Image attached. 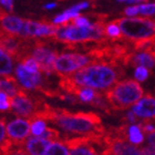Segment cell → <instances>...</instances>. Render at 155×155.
I'll return each mask as SVG.
<instances>
[{"mask_svg": "<svg viewBox=\"0 0 155 155\" xmlns=\"http://www.w3.org/2000/svg\"><path fill=\"white\" fill-rule=\"evenodd\" d=\"M32 120L49 121L64 132L81 135H102L107 130L102 125L101 116L94 112H71L62 107H53L45 103ZM31 121V120H30Z\"/></svg>", "mask_w": 155, "mask_h": 155, "instance_id": "obj_1", "label": "cell"}, {"mask_svg": "<svg viewBox=\"0 0 155 155\" xmlns=\"http://www.w3.org/2000/svg\"><path fill=\"white\" fill-rule=\"evenodd\" d=\"M121 65L119 62L97 61L68 75L78 87L104 92L114 87L125 75Z\"/></svg>", "mask_w": 155, "mask_h": 155, "instance_id": "obj_2", "label": "cell"}, {"mask_svg": "<svg viewBox=\"0 0 155 155\" xmlns=\"http://www.w3.org/2000/svg\"><path fill=\"white\" fill-rule=\"evenodd\" d=\"M144 90L136 80L120 81L109 90L104 91V95L114 112L127 110L143 97Z\"/></svg>", "mask_w": 155, "mask_h": 155, "instance_id": "obj_3", "label": "cell"}, {"mask_svg": "<svg viewBox=\"0 0 155 155\" xmlns=\"http://www.w3.org/2000/svg\"><path fill=\"white\" fill-rule=\"evenodd\" d=\"M120 27L126 43L155 38V20L151 18H119L112 20Z\"/></svg>", "mask_w": 155, "mask_h": 155, "instance_id": "obj_4", "label": "cell"}, {"mask_svg": "<svg viewBox=\"0 0 155 155\" xmlns=\"http://www.w3.org/2000/svg\"><path fill=\"white\" fill-rule=\"evenodd\" d=\"M45 104V102L41 95L30 94L25 87H21L16 97H12L11 111L20 119L32 120Z\"/></svg>", "mask_w": 155, "mask_h": 155, "instance_id": "obj_5", "label": "cell"}, {"mask_svg": "<svg viewBox=\"0 0 155 155\" xmlns=\"http://www.w3.org/2000/svg\"><path fill=\"white\" fill-rule=\"evenodd\" d=\"M52 42L49 39L35 38L32 48L29 54L40 65V72L45 75H51L57 73L55 71V60L58 58V51L51 48Z\"/></svg>", "mask_w": 155, "mask_h": 155, "instance_id": "obj_6", "label": "cell"}, {"mask_svg": "<svg viewBox=\"0 0 155 155\" xmlns=\"http://www.w3.org/2000/svg\"><path fill=\"white\" fill-rule=\"evenodd\" d=\"M93 59L89 54L81 53H62L55 60V71L58 77L71 74L89 64L94 63Z\"/></svg>", "mask_w": 155, "mask_h": 155, "instance_id": "obj_7", "label": "cell"}, {"mask_svg": "<svg viewBox=\"0 0 155 155\" xmlns=\"http://www.w3.org/2000/svg\"><path fill=\"white\" fill-rule=\"evenodd\" d=\"M104 150L101 155H144L142 147L140 149L127 140L105 134L103 137Z\"/></svg>", "mask_w": 155, "mask_h": 155, "instance_id": "obj_8", "label": "cell"}, {"mask_svg": "<svg viewBox=\"0 0 155 155\" xmlns=\"http://www.w3.org/2000/svg\"><path fill=\"white\" fill-rule=\"evenodd\" d=\"M31 131V123L27 119L13 120L7 125V134L13 145L23 146L29 137Z\"/></svg>", "mask_w": 155, "mask_h": 155, "instance_id": "obj_9", "label": "cell"}, {"mask_svg": "<svg viewBox=\"0 0 155 155\" xmlns=\"http://www.w3.org/2000/svg\"><path fill=\"white\" fill-rule=\"evenodd\" d=\"M16 75L18 78L19 83L26 90L40 91L41 89L45 87V84L43 82V79H42L40 72L39 73H32V72L28 71L20 63H18L16 68Z\"/></svg>", "mask_w": 155, "mask_h": 155, "instance_id": "obj_10", "label": "cell"}, {"mask_svg": "<svg viewBox=\"0 0 155 155\" xmlns=\"http://www.w3.org/2000/svg\"><path fill=\"white\" fill-rule=\"evenodd\" d=\"M121 64L125 65V67H133V68L145 67L147 69H151L154 68L155 65V57H153L151 53H147V52L136 53L134 52V50H131L123 58Z\"/></svg>", "mask_w": 155, "mask_h": 155, "instance_id": "obj_11", "label": "cell"}, {"mask_svg": "<svg viewBox=\"0 0 155 155\" xmlns=\"http://www.w3.org/2000/svg\"><path fill=\"white\" fill-rule=\"evenodd\" d=\"M0 19H1V31L8 33V35L20 37L26 19L12 16L11 13L7 12V10H5L3 8H1V18Z\"/></svg>", "mask_w": 155, "mask_h": 155, "instance_id": "obj_12", "label": "cell"}, {"mask_svg": "<svg viewBox=\"0 0 155 155\" xmlns=\"http://www.w3.org/2000/svg\"><path fill=\"white\" fill-rule=\"evenodd\" d=\"M133 112L141 119L150 120L155 117V97L152 94H146L133 105Z\"/></svg>", "mask_w": 155, "mask_h": 155, "instance_id": "obj_13", "label": "cell"}, {"mask_svg": "<svg viewBox=\"0 0 155 155\" xmlns=\"http://www.w3.org/2000/svg\"><path fill=\"white\" fill-rule=\"evenodd\" d=\"M51 143V141L42 139L40 136L39 137L30 136L28 137L23 146L29 155H45Z\"/></svg>", "mask_w": 155, "mask_h": 155, "instance_id": "obj_14", "label": "cell"}, {"mask_svg": "<svg viewBox=\"0 0 155 155\" xmlns=\"http://www.w3.org/2000/svg\"><path fill=\"white\" fill-rule=\"evenodd\" d=\"M1 92L6 93L8 97H15L17 93L19 92L21 87H19V84L17 82L16 78H13L12 75H3L1 77Z\"/></svg>", "mask_w": 155, "mask_h": 155, "instance_id": "obj_15", "label": "cell"}, {"mask_svg": "<svg viewBox=\"0 0 155 155\" xmlns=\"http://www.w3.org/2000/svg\"><path fill=\"white\" fill-rule=\"evenodd\" d=\"M105 36L110 39L111 42H125L120 27L113 21L105 25Z\"/></svg>", "mask_w": 155, "mask_h": 155, "instance_id": "obj_16", "label": "cell"}, {"mask_svg": "<svg viewBox=\"0 0 155 155\" xmlns=\"http://www.w3.org/2000/svg\"><path fill=\"white\" fill-rule=\"evenodd\" d=\"M89 105L97 107V109H100V110H102L107 114H112V112H114V111L112 110V107H110L109 102H107V97H105V95H104V92L101 93V92H97V91L93 101H92Z\"/></svg>", "mask_w": 155, "mask_h": 155, "instance_id": "obj_17", "label": "cell"}, {"mask_svg": "<svg viewBox=\"0 0 155 155\" xmlns=\"http://www.w3.org/2000/svg\"><path fill=\"white\" fill-rule=\"evenodd\" d=\"M127 140L130 143H132L134 145H140L144 142V135H143L142 130L140 129L139 125H129Z\"/></svg>", "mask_w": 155, "mask_h": 155, "instance_id": "obj_18", "label": "cell"}, {"mask_svg": "<svg viewBox=\"0 0 155 155\" xmlns=\"http://www.w3.org/2000/svg\"><path fill=\"white\" fill-rule=\"evenodd\" d=\"M1 57V77L3 75H11L12 73V58L6 51H0Z\"/></svg>", "mask_w": 155, "mask_h": 155, "instance_id": "obj_19", "label": "cell"}, {"mask_svg": "<svg viewBox=\"0 0 155 155\" xmlns=\"http://www.w3.org/2000/svg\"><path fill=\"white\" fill-rule=\"evenodd\" d=\"M68 149L69 147L63 142L55 141V142H52L51 145L49 146L45 155H70Z\"/></svg>", "mask_w": 155, "mask_h": 155, "instance_id": "obj_20", "label": "cell"}, {"mask_svg": "<svg viewBox=\"0 0 155 155\" xmlns=\"http://www.w3.org/2000/svg\"><path fill=\"white\" fill-rule=\"evenodd\" d=\"M18 63H20L21 65H23L28 71L32 72V73H39L40 72V65L36 61V59H33L30 54H27L25 57L20 59Z\"/></svg>", "mask_w": 155, "mask_h": 155, "instance_id": "obj_21", "label": "cell"}, {"mask_svg": "<svg viewBox=\"0 0 155 155\" xmlns=\"http://www.w3.org/2000/svg\"><path fill=\"white\" fill-rule=\"evenodd\" d=\"M70 155H99L92 144H83L74 149H71Z\"/></svg>", "mask_w": 155, "mask_h": 155, "instance_id": "obj_22", "label": "cell"}, {"mask_svg": "<svg viewBox=\"0 0 155 155\" xmlns=\"http://www.w3.org/2000/svg\"><path fill=\"white\" fill-rule=\"evenodd\" d=\"M30 122H31V133H32V135L40 136L47 129L45 122L43 120H31Z\"/></svg>", "mask_w": 155, "mask_h": 155, "instance_id": "obj_23", "label": "cell"}, {"mask_svg": "<svg viewBox=\"0 0 155 155\" xmlns=\"http://www.w3.org/2000/svg\"><path fill=\"white\" fill-rule=\"evenodd\" d=\"M95 93L97 91L94 89H91V87H83L82 91H81L80 95H79V99L81 100L82 103H89L90 104L92 101H93L94 97H95Z\"/></svg>", "mask_w": 155, "mask_h": 155, "instance_id": "obj_24", "label": "cell"}, {"mask_svg": "<svg viewBox=\"0 0 155 155\" xmlns=\"http://www.w3.org/2000/svg\"><path fill=\"white\" fill-rule=\"evenodd\" d=\"M40 137L49 140V141H51V142L52 141L55 142V141H60V140H61L60 139V132H59L57 129H52V127H47L45 132L40 135Z\"/></svg>", "mask_w": 155, "mask_h": 155, "instance_id": "obj_25", "label": "cell"}, {"mask_svg": "<svg viewBox=\"0 0 155 155\" xmlns=\"http://www.w3.org/2000/svg\"><path fill=\"white\" fill-rule=\"evenodd\" d=\"M70 25H73V26H77V27H89L91 26L90 23V20L89 18L83 15H79V16L74 17V18H72L70 21H69Z\"/></svg>", "mask_w": 155, "mask_h": 155, "instance_id": "obj_26", "label": "cell"}, {"mask_svg": "<svg viewBox=\"0 0 155 155\" xmlns=\"http://www.w3.org/2000/svg\"><path fill=\"white\" fill-rule=\"evenodd\" d=\"M0 100H1V103H0L1 112H6V111L11 110V107H12V97H8L6 93L1 92L0 93Z\"/></svg>", "mask_w": 155, "mask_h": 155, "instance_id": "obj_27", "label": "cell"}, {"mask_svg": "<svg viewBox=\"0 0 155 155\" xmlns=\"http://www.w3.org/2000/svg\"><path fill=\"white\" fill-rule=\"evenodd\" d=\"M150 73L149 69L145 68V67H137L135 69V72H134V78L136 79V81L139 82H144V81L149 78Z\"/></svg>", "mask_w": 155, "mask_h": 155, "instance_id": "obj_28", "label": "cell"}, {"mask_svg": "<svg viewBox=\"0 0 155 155\" xmlns=\"http://www.w3.org/2000/svg\"><path fill=\"white\" fill-rule=\"evenodd\" d=\"M139 127L142 130L143 133H146V134L155 132V126L151 123L150 120H144L143 122L139 123Z\"/></svg>", "mask_w": 155, "mask_h": 155, "instance_id": "obj_29", "label": "cell"}, {"mask_svg": "<svg viewBox=\"0 0 155 155\" xmlns=\"http://www.w3.org/2000/svg\"><path fill=\"white\" fill-rule=\"evenodd\" d=\"M89 7V2H80L78 3V5H75V6L71 7V8H69V9L65 10V12L68 13H79V10H82V9H85V8H87Z\"/></svg>", "mask_w": 155, "mask_h": 155, "instance_id": "obj_30", "label": "cell"}, {"mask_svg": "<svg viewBox=\"0 0 155 155\" xmlns=\"http://www.w3.org/2000/svg\"><path fill=\"white\" fill-rule=\"evenodd\" d=\"M137 119H139V116L136 115L133 111H130V112H127L124 115L122 121L124 123H134V122H137Z\"/></svg>", "mask_w": 155, "mask_h": 155, "instance_id": "obj_31", "label": "cell"}, {"mask_svg": "<svg viewBox=\"0 0 155 155\" xmlns=\"http://www.w3.org/2000/svg\"><path fill=\"white\" fill-rule=\"evenodd\" d=\"M6 155H29V154H28V152L23 149L22 146H13L12 149L9 151V153Z\"/></svg>", "mask_w": 155, "mask_h": 155, "instance_id": "obj_32", "label": "cell"}, {"mask_svg": "<svg viewBox=\"0 0 155 155\" xmlns=\"http://www.w3.org/2000/svg\"><path fill=\"white\" fill-rule=\"evenodd\" d=\"M139 13V7L134 6V7H129V8H125L124 11H123V15L125 16H136Z\"/></svg>", "mask_w": 155, "mask_h": 155, "instance_id": "obj_33", "label": "cell"}, {"mask_svg": "<svg viewBox=\"0 0 155 155\" xmlns=\"http://www.w3.org/2000/svg\"><path fill=\"white\" fill-rule=\"evenodd\" d=\"M2 8L9 12H12L13 10V0H1Z\"/></svg>", "mask_w": 155, "mask_h": 155, "instance_id": "obj_34", "label": "cell"}, {"mask_svg": "<svg viewBox=\"0 0 155 155\" xmlns=\"http://www.w3.org/2000/svg\"><path fill=\"white\" fill-rule=\"evenodd\" d=\"M142 150L144 152V155H155V146L147 145L142 147Z\"/></svg>", "mask_w": 155, "mask_h": 155, "instance_id": "obj_35", "label": "cell"}, {"mask_svg": "<svg viewBox=\"0 0 155 155\" xmlns=\"http://www.w3.org/2000/svg\"><path fill=\"white\" fill-rule=\"evenodd\" d=\"M146 142H147L149 145L155 146V132L149 133V134L146 135Z\"/></svg>", "mask_w": 155, "mask_h": 155, "instance_id": "obj_36", "label": "cell"}, {"mask_svg": "<svg viewBox=\"0 0 155 155\" xmlns=\"http://www.w3.org/2000/svg\"><path fill=\"white\" fill-rule=\"evenodd\" d=\"M119 2H129V3H132V2H136V3H140V2H149L150 0H117Z\"/></svg>", "mask_w": 155, "mask_h": 155, "instance_id": "obj_37", "label": "cell"}, {"mask_svg": "<svg viewBox=\"0 0 155 155\" xmlns=\"http://www.w3.org/2000/svg\"><path fill=\"white\" fill-rule=\"evenodd\" d=\"M55 6H57V3H48V5L45 6V9H52V8H54Z\"/></svg>", "mask_w": 155, "mask_h": 155, "instance_id": "obj_38", "label": "cell"}, {"mask_svg": "<svg viewBox=\"0 0 155 155\" xmlns=\"http://www.w3.org/2000/svg\"><path fill=\"white\" fill-rule=\"evenodd\" d=\"M151 54H152L153 57H155V52H152V53H151Z\"/></svg>", "mask_w": 155, "mask_h": 155, "instance_id": "obj_39", "label": "cell"}]
</instances>
